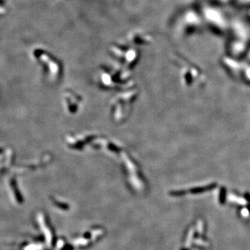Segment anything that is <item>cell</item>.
Here are the masks:
<instances>
[{"label": "cell", "mask_w": 250, "mask_h": 250, "mask_svg": "<svg viewBox=\"0 0 250 250\" xmlns=\"http://www.w3.org/2000/svg\"><path fill=\"white\" fill-rule=\"evenodd\" d=\"M3 151H4V150H3V149H1V148H0V153H1L3 152Z\"/></svg>", "instance_id": "obj_2"}, {"label": "cell", "mask_w": 250, "mask_h": 250, "mask_svg": "<svg viewBox=\"0 0 250 250\" xmlns=\"http://www.w3.org/2000/svg\"><path fill=\"white\" fill-rule=\"evenodd\" d=\"M11 186H12V188H13V190H14V192H15V197H17V199H18V201H19V202H20L21 199H22V198H21L20 194H19L18 188H17V184H16V181H15V180L14 179H13L11 181Z\"/></svg>", "instance_id": "obj_1"}]
</instances>
